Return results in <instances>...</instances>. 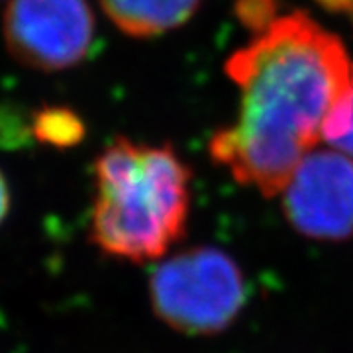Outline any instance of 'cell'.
<instances>
[{"label":"cell","instance_id":"277c9868","mask_svg":"<svg viewBox=\"0 0 353 353\" xmlns=\"http://www.w3.org/2000/svg\"><path fill=\"white\" fill-rule=\"evenodd\" d=\"M94 14L87 0H8L2 18L6 50L36 71L83 63L94 43Z\"/></svg>","mask_w":353,"mask_h":353},{"label":"cell","instance_id":"9c48e42d","mask_svg":"<svg viewBox=\"0 0 353 353\" xmlns=\"http://www.w3.org/2000/svg\"><path fill=\"white\" fill-rule=\"evenodd\" d=\"M32 136V114L26 118L14 104H0V145L20 148Z\"/></svg>","mask_w":353,"mask_h":353},{"label":"cell","instance_id":"7a4b0ae2","mask_svg":"<svg viewBox=\"0 0 353 353\" xmlns=\"http://www.w3.org/2000/svg\"><path fill=\"white\" fill-rule=\"evenodd\" d=\"M88 236L102 253L148 263L183 238L190 210V171L171 145L116 138L94 165Z\"/></svg>","mask_w":353,"mask_h":353},{"label":"cell","instance_id":"52a82bcc","mask_svg":"<svg viewBox=\"0 0 353 353\" xmlns=\"http://www.w3.org/2000/svg\"><path fill=\"white\" fill-rule=\"evenodd\" d=\"M83 118L67 106H41L32 112V136L51 148H73L85 138Z\"/></svg>","mask_w":353,"mask_h":353},{"label":"cell","instance_id":"7c38bea8","mask_svg":"<svg viewBox=\"0 0 353 353\" xmlns=\"http://www.w3.org/2000/svg\"><path fill=\"white\" fill-rule=\"evenodd\" d=\"M316 2L322 4L326 10H332V12L353 16V0H316Z\"/></svg>","mask_w":353,"mask_h":353},{"label":"cell","instance_id":"ba28073f","mask_svg":"<svg viewBox=\"0 0 353 353\" xmlns=\"http://www.w3.org/2000/svg\"><path fill=\"white\" fill-rule=\"evenodd\" d=\"M322 138L338 152L353 157V87L330 112Z\"/></svg>","mask_w":353,"mask_h":353},{"label":"cell","instance_id":"6da1fadb","mask_svg":"<svg viewBox=\"0 0 353 353\" xmlns=\"http://www.w3.org/2000/svg\"><path fill=\"white\" fill-rule=\"evenodd\" d=\"M226 73L240 88V110L210 139V155L238 183L275 196L352 90L353 65L340 39L292 12L236 51Z\"/></svg>","mask_w":353,"mask_h":353},{"label":"cell","instance_id":"8992f818","mask_svg":"<svg viewBox=\"0 0 353 353\" xmlns=\"http://www.w3.org/2000/svg\"><path fill=\"white\" fill-rule=\"evenodd\" d=\"M102 12L132 38H157L189 22L206 0H99Z\"/></svg>","mask_w":353,"mask_h":353},{"label":"cell","instance_id":"8fae6325","mask_svg":"<svg viewBox=\"0 0 353 353\" xmlns=\"http://www.w3.org/2000/svg\"><path fill=\"white\" fill-rule=\"evenodd\" d=\"M8 210H10V189H8L6 176L2 175V171H0V224L4 222Z\"/></svg>","mask_w":353,"mask_h":353},{"label":"cell","instance_id":"5b68a950","mask_svg":"<svg viewBox=\"0 0 353 353\" xmlns=\"http://www.w3.org/2000/svg\"><path fill=\"white\" fill-rule=\"evenodd\" d=\"M283 210L296 232L314 240L353 236V159L328 150L310 152L285 187Z\"/></svg>","mask_w":353,"mask_h":353},{"label":"cell","instance_id":"3957f363","mask_svg":"<svg viewBox=\"0 0 353 353\" xmlns=\"http://www.w3.org/2000/svg\"><path fill=\"white\" fill-rule=\"evenodd\" d=\"M159 261L150 277V301L169 328L210 336L226 330L240 314L245 281L226 252L192 248Z\"/></svg>","mask_w":353,"mask_h":353},{"label":"cell","instance_id":"30bf717a","mask_svg":"<svg viewBox=\"0 0 353 353\" xmlns=\"http://www.w3.org/2000/svg\"><path fill=\"white\" fill-rule=\"evenodd\" d=\"M240 20L253 32H261L271 24L273 18V2L271 0H240L238 2Z\"/></svg>","mask_w":353,"mask_h":353}]
</instances>
